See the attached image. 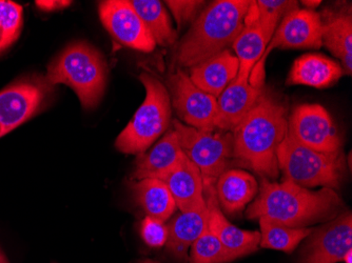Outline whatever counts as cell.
<instances>
[{
    "instance_id": "20",
    "label": "cell",
    "mask_w": 352,
    "mask_h": 263,
    "mask_svg": "<svg viewBox=\"0 0 352 263\" xmlns=\"http://www.w3.org/2000/svg\"><path fill=\"white\" fill-rule=\"evenodd\" d=\"M208 205L181 211L176 215L168 227V240L166 248L168 252L177 259L185 261L188 257V250L201 236L207 227Z\"/></svg>"
},
{
    "instance_id": "13",
    "label": "cell",
    "mask_w": 352,
    "mask_h": 263,
    "mask_svg": "<svg viewBox=\"0 0 352 263\" xmlns=\"http://www.w3.org/2000/svg\"><path fill=\"white\" fill-rule=\"evenodd\" d=\"M300 263H337L352 250V216L342 214L309 235Z\"/></svg>"
},
{
    "instance_id": "12",
    "label": "cell",
    "mask_w": 352,
    "mask_h": 263,
    "mask_svg": "<svg viewBox=\"0 0 352 263\" xmlns=\"http://www.w3.org/2000/svg\"><path fill=\"white\" fill-rule=\"evenodd\" d=\"M321 14L314 10L296 9L287 14L276 27L264 56L255 70H261L265 59L274 49H320L322 43Z\"/></svg>"
},
{
    "instance_id": "5",
    "label": "cell",
    "mask_w": 352,
    "mask_h": 263,
    "mask_svg": "<svg viewBox=\"0 0 352 263\" xmlns=\"http://www.w3.org/2000/svg\"><path fill=\"white\" fill-rule=\"evenodd\" d=\"M140 81L146 98L134 117L116 138V146L124 154L140 155L167 132L171 122V97L167 88L153 75L142 72Z\"/></svg>"
},
{
    "instance_id": "2",
    "label": "cell",
    "mask_w": 352,
    "mask_h": 263,
    "mask_svg": "<svg viewBox=\"0 0 352 263\" xmlns=\"http://www.w3.org/2000/svg\"><path fill=\"white\" fill-rule=\"evenodd\" d=\"M337 192L324 187L311 191L296 183L263 178L258 195L246 211L248 219L266 217L289 227H305L333 216L341 207Z\"/></svg>"
},
{
    "instance_id": "14",
    "label": "cell",
    "mask_w": 352,
    "mask_h": 263,
    "mask_svg": "<svg viewBox=\"0 0 352 263\" xmlns=\"http://www.w3.org/2000/svg\"><path fill=\"white\" fill-rule=\"evenodd\" d=\"M204 195L208 205V229L219 238L233 260L256 252L260 248V232L245 231L229 222L219 209L212 183H204Z\"/></svg>"
},
{
    "instance_id": "21",
    "label": "cell",
    "mask_w": 352,
    "mask_h": 263,
    "mask_svg": "<svg viewBox=\"0 0 352 263\" xmlns=\"http://www.w3.org/2000/svg\"><path fill=\"white\" fill-rule=\"evenodd\" d=\"M217 180V203L225 213H239L258 195V183L248 172L226 170Z\"/></svg>"
},
{
    "instance_id": "34",
    "label": "cell",
    "mask_w": 352,
    "mask_h": 263,
    "mask_svg": "<svg viewBox=\"0 0 352 263\" xmlns=\"http://www.w3.org/2000/svg\"><path fill=\"white\" fill-rule=\"evenodd\" d=\"M343 261L345 263H352V250L348 251L344 256Z\"/></svg>"
},
{
    "instance_id": "27",
    "label": "cell",
    "mask_w": 352,
    "mask_h": 263,
    "mask_svg": "<svg viewBox=\"0 0 352 263\" xmlns=\"http://www.w3.org/2000/svg\"><path fill=\"white\" fill-rule=\"evenodd\" d=\"M298 9V1L292 0H258L251 1L244 19V27H270L276 30L278 21L287 14Z\"/></svg>"
},
{
    "instance_id": "35",
    "label": "cell",
    "mask_w": 352,
    "mask_h": 263,
    "mask_svg": "<svg viewBox=\"0 0 352 263\" xmlns=\"http://www.w3.org/2000/svg\"><path fill=\"white\" fill-rule=\"evenodd\" d=\"M0 263H10L3 251L0 248Z\"/></svg>"
},
{
    "instance_id": "9",
    "label": "cell",
    "mask_w": 352,
    "mask_h": 263,
    "mask_svg": "<svg viewBox=\"0 0 352 263\" xmlns=\"http://www.w3.org/2000/svg\"><path fill=\"white\" fill-rule=\"evenodd\" d=\"M288 135L310 149L341 151L342 139L329 113L320 104H300L288 118Z\"/></svg>"
},
{
    "instance_id": "7",
    "label": "cell",
    "mask_w": 352,
    "mask_h": 263,
    "mask_svg": "<svg viewBox=\"0 0 352 263\" xmlns=\"http://www.w3.org/2000/svg\"><path fill=\"white\" fill-rule=\"evenodd\" d=\"M184 155L199 168L204 183H212L226 171L233 157V135L226 130H197L173 120Z\"/></svg>"
},
{
    "instance_id": "22",
    "label": "cell",
    "mask_w": 352,
    "mask_h": 263,
    "mask_svg": "<svg viewBox=\"0 0 352 263\" xmlns=\"http://www.w3.org/2000/svg\"><path fill=\"white\" fill-rule=\"evenodd\" d=\"M322 19V17H321ZM322 43L341 60L344 74L352 71V17L351 9L332 12L322 19Z\"/></svg>"
},
{
    "instance_id": "33",
    "label": "cell",
    "mask_w": 352,
    "mask_h": 263,
    "mask_svg": "<svg viewBox=\"0 0 352 263\" xmlns=\"http://www.w3.org/2000/svg\"><path fill=\"white\" fill-rule=\"evenodd\" d=\"M302 3L306 8H308V10H312L314 8L318 7L322 3L320 0H304V1H302Z\"/></svg>"
},
{
    "instance_id": "23",
    "label": "cell",
    "mask_w": 352,
    "mask_h": 263,
    "mask_svg": "<svg viewBox=\"0 0 352 263\" xmlns=\"http://www.w3.org/2000/svg\"><path fill=\"white\" fill-rule=\"evenodd\" d=\"M276 30L270 27H244L242 32L232 43L235 56L239 59V69L236 79L246 82L250 79V74L264 56L265 51L274 36Z\"/></svg>"
},
{
    "instance_id": "31",
    "label": "cell",
    "mask_w": 352,
    "mask_h": 263,
    "mask_svg": "<svg viewBox=\"0 0 352 263\" xmlns=\"http://www.w3.org/2000/svg\"><path fill=\"white\" fill-rule=\"evenodd\" d=\"M170 11L173 14L179 29L193 19H197V13L201 11L205 1L199 0H169L166 1Z\"/></svg>"
},
{
    "instance_id": "10",
    "label": "cell",
    "mask_w": 352,
    "mask_h": 263,
    "mask_svg": "<svg viewBox=\"0 0 352 263\" xmlns=\"http://www.w3.org/2000/svg\"><path fill=\"white\" fill-rule=\"evenodd\" d=\"M172 106L187 126L197 130H214L217 100L197 88L185 71H176L170 76Z\"/></svg>"
},
{
    "instance_id": "18",
    "label": "cell",
    "mask_w": 352,
    "mask_h": 263,
    "mask_svg": "<svg viewBox=\"0 0 352 263\" xmlns=\"http://www.w3.org/2000/svg\"><path fill=\"white\" fill-rule=\"evenodd\" d=\"M183 155L179 135L173 128H169L149 152H144L138 156L132 178L133 180L162 179L175 167Z\"/></svg>"
},
{
    "instance_id": "19",
    "label": "cell",
    "mask_w": 352,
    "mask_h": 263,
    "mask_svg": "<svg viewBox=\"0 0 352 263\" xmlns=\"http://www.w3.org/2000/svg\"><path fill=\"white\" fill-rule=\"evenodd\" d=\"M343 75L342 65L337 61L321 54H305L294 61L287 77L286 84L329 88Z\"/></svg>"
},
{
    "instance_id": "30",
    "label": "cell",
    "mask_w": 352,
    "mask_h": 263,
    "mask_svg": "<svg viewBox=\"0 0 352 263\" xmlns=\"http://www.w3.org/2000/svg\"><path fill=\"white\" fill-rule=\"evenodd\" d=\"M140 235L150 248H162L168 240L167 225L153 217L146 216L140 223Z\"/></svg>"
},
{
    "instance_id": "16",
    "label": "cell",
    "mask_w": 352,
    "mask_h": 263,
    "mask_svg": "<svg viewBox=\"0 0 352 263\" xmlns=\"http://www.w3.org/2000/svg\"><path fill=\"white\" fill-rule=\"evenodd\" d=\"M167 185L181 211L206 205L204 179L199 168L185 155L162 179Z\"/></svg>"
},
{
    "instance_id": "15",
    "label": "cell",
    "mask_w": 352,
    "mask_h": 263,
    "mask_svg": "<svg viewBox=\"0 0 352 263\" xmlns=\"http://www.w3.org/2000/svg\"><path fill=\"white\" fill-rule=\"evenodd\" d=\"M263 89L264 86L250 84V81L242 82L235 78L217 98L215 128L232 132L258 102Z\"/></svg>"
},
{
    "instance_id": "3",
    "label": "cell",
    "mask_w": 352,
    "mask_h": 263,
    "mask_svg": "<svg viewBox=\"0 0 352 263\" xmlns=\"http://www.w3.org/2000/svg\"><path fill=\"white\" fill-rule=\"evenodd\" d=\"M251 1L217 0L201 12L176 52L179 69H190L232 45L244 29V19Z\"/></svg>"
},
{
    "instance_id": "1",
    "label": "cell",
    "mask_w": 352,
    "mask_h": 263,
    "mask_svg": "<svg viewBox=\"0 0 352 263\" xmlns=\"http://www.w3.org/2000/svg\"><path fill=\"white\" fill-rule=\"evenodd\" d=\"M288 132V108L284 100L263 89L250 112L231 132L233 157L263 176H278V149Z\"/></svg>"
},
{
    "instance_id": "4",
    "label": "cell",
    "mask_w": 352,
    "mask_h": 263,
    "mask_svg": "<svg viewBox=\"0 0 352 263\" xmlns=\"http://www.w3.org/2000/svg\"><path fill=\"white\" fill-rule=\"evenodd\" d=\"M45 78L53 87L59 84L70 87L82 108L91 110L104 96L108 67L95 47L77 41L51 61Z\"/></svg>"
},
{
    "instance_id": "36",
    "label": "cell",
    "mask_w": 352,
    "mask_h": 263,
    "mask_svg": "<svg viewBox=\"0 0 352 263\" xmlns=\"http://www.w3.org/2000/svg\"><path fill=\"white\" fill-rule=\"evenodd\" d=\"M142 263H157V262H155V261H153V260H145V261H142Z\"/></svg>"
},
{
    "instance_id": "29",
    "label": "cell",
    "mask_w": 352,
    "mask_h": 263,
    "mask_svg": "<svg viewBox=\"0 0 352 263\" xmlns=\"http://www.w3.org/2000/svg\"><path fill=\"white\" fill-rule=\"evenodd\" d=\"M189 259L190 263H227L233 261L231 255L208 227L191 245Z\"/></svg>"
},
{
    "instance_id": "24",
    "label": "cell",
    "mask_w": 352,
    "mask_h": 263,
    "mask_svg": "<svg viewBox=\"0 0 352 263\" xmlns=\"http://www.w3.org/2000/svg\"><path fill=\"white\" fill-rule=\"evenodd\" d=\"M134 198L147 216L165 222L173 215L176 203L163 180L155 178L136 180L131 185Z\"/></svg>"
},
{
    "instance_id": "8",
    "label": "cell",
    "mask_w": 352,
    "mask_h": 263,
    "mask_svg": "<svg viewBox=\"0 0 352 263\" xmlns=\"http://www.w3.org/2000/svg\"><path fill=\"white\" fill-rule=\"evenodd\" d=\"M53 88L45 76L30 75L0 91V138L41 112Z\"/></svg>"
},
{
    "instance_id": "17",
    "label": "cell",
    "mask_w": 352,
    "mask_h": 263,
    "mask_svg": "<svg viewBox=\"0 0 352 263\" xmlns=\"http://www.w3.org/2000/svg\"><path fill=\"white\" fill-rule=\"evenodd\" d=\"M239 62L230 50L214 55L189 69L192 82L204 92L219 98L239 74Z\"/></svg>"
},
{
    "instance_id": "11",
    "label": "cell",
    "mask_w": 352,
    "mask_h": 263,
    "mask_svg": "<svg viewBox=\"0 0 352 263\" xmlns=\"http://www.w3.org/2000/svg\"><path fill=\"white\" fill-rule=\"evenodd\" d=\"M98 13L107 31L124 47L145 53L155 50L157 45L131 1H102L98 5Z\"/></svg>"
},
{
    "instance_id": "26",
    "label": "cell",
    "mask_w": 352,
    "mask_h": 263,
    "mask_svg": "<svg viewBox=\"0 0 352 263\" xmlns=\"http://www.w3.org/2000/svg\"><path fill=\"white\" fill-rule=\"evenodd\" d=\"M260 247L270 250L290 253L296 250L300 241L308 238L312 233L308 227H289L266 217H261Z\"/></svg>"
},
{
    "instance_id": "25",
    "label": "cell",
    "mask_w": 352,
    "mask_h": 263,
    "mask_svg": "<svg viewBox=\"0 0 352 263\" xmlns=\"http://www.w3.org/2000/svg\"><path fill=\"white\" fill-rule=\"evenodd\" d=\"M131 5L149 30L156 45L163 47L174 45L177 33L172 27L171 19L163 3L157 0H132Z\"/></svg>"
},
{
    "instance_id": "32",
    "label": "cell",
    "mask_w": 352,
    "mask_h": 263,
    "mask_svg": "<svg viewBox=\"0 0 352 263\" xmlns=\"http://www.w3.org/2000/svg\"><path fill=\"white\" fill-rule=\"evenodd\" d=\"M71 5L67 0H36L35 5L43 12H53L65 9Z\"/></svg>"
},
{
    "instance_id": "28",
    "label": "cell",
    "mask_w": 352,
    "mask_h": 263,
    "mask_svg": "<svg viewBox=\"0 0 352 263\" xmlns=\"http://www.w3.org/2000/svg\"><path fill=\"white\" fill-rule=\"evenodd\" d=\"M23 25V7L10 0H0V55L19 39Z\"/></svg>"
},
{
    "instance_id": "6",
    "label": "cell",
    "mask_w": 352,
    "mask_h": 263,
    "mask_svg": "<svg viewBox=\"0 0 352 263\" xmlns=\"http://www.w3.org/2000/svg\"><path fill=\"white\" fill-rule=\"evenodd\" d=\"M278 170L284 180L302 187L339 189L345 174V159L341 151L325 153L310 149L285 136L278 149Z\"/></svg>"
}]
</instances>
